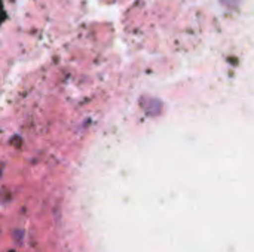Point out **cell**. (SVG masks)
I'll use <instances>...</instances> for the list:
<instances>
[{"label":"cell","mask_w":254,"mask_h":252,"mask_svg":"<svg viewBox=\"0 0 254 252\" xmlns=\"http://www.w3.org/2000/svg\"><path fill=\"white\" fill-rule=\"evenodd\" d=\"M219 1L226 7H237L241 3V0H219Z\"/></svg>","instance_id":"cell-1"}]
</instances>
